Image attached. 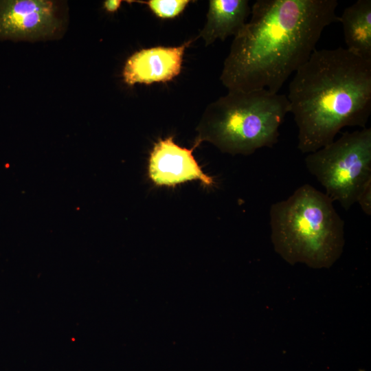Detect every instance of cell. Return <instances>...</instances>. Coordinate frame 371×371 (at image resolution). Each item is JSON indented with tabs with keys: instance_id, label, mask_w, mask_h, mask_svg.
Returning <instances> with one entry per match:
<instances>
[{
	"instance_id": "1",
	"label": "cell",
	"mask_w": 371,
	"mask_h": 371,
	"mask_svg": "<svg viewBox=\"0 0 371 371\" xmlns=\"http://www.w3.org/2000/svg\"><path fill=\"white\" fill-rule=\"evenodd\" d=\"M337 5V0H257L224 60L223 85L278 93L316 49L324 29L339 22Z\"/></svg>"
},
{
	"instance_id": "2",
	"label": "cell",
	"mask_w": 371,
	"mask_h": 371,
	"mask_svg": "<svg viewBox=\"0 0 371 371\" xmlns=\"http://www.w3.org/2000/svg\"><path fill=\"white\" fill-rule=\"evenodd\" d=\"M286 98L298 128L297 148L315 152L346 126L366 127L371 113V60L341 47L316 49L295 71Z\"/></svg>"
},
{
	"instance_id": "3",
	"label": "cell",
	"mask_w": 371,
	"mask_h": 371,
	"mask_svg": "<svg viewBox=\"0 0 371 371\" xmlns=\"http://www.w3.org/2000/svg\"><path fill=\"white\" fill-rule=\"evenodd\" d=\"M269 225L274 250L291 265L329 268L342 254L344 222L332 200L310 184L273 203Z\"/></svg>"
},
{
	"instance_id": "4",
	"label": "cell",
	"mask_w": 371,
	"mask_h": 371,
	"mask_svg": "<svg viewBox=\"0 0 371 371\" xmlns=\"http://www.w3.org/2000/svg\"><path fill=\"white\" fill-rule=\"evenodd\" d=\"M289 113L286 95L266 90L228 91L209 104L196 127L195 142H208L221 152L249 155L272 147Z\"/></svg>"
},
{
	"instance_id": "5",
	"label": "cell",
	"mask_w": 371,
	"mask_h": 371,
	"mask_svg": "<svg viewBox=\"0 0 371 371\" xmlns=\"http://www.w3.org/2000/svg\"><path fill=\"white\" fill-rule=\"evenodd\" d=\"M305 164L332 201L348 210L371 180V128L344 133L337 139L308 153Z\"/></svg>"
},
{
	"instance_id": "6",
	"label": "cell",
	"mask_w": 371,
	"mask_h": 371,
	"mask_svg": "<svg viewBox=\"0 0 371 371\" xmlns=\"http://www.w3.org/2000/svg\"><path fill=\"white\" fill-rule=\"evenodd\" d=\"M63 25L56 1L0 0V40L52 39L60 36Z\"/></svg>"
},
{
	"instance_id": "7",
	"label": "cell",
	"mask_w": 371,
	"mask_h": 371,
	"mask_svg": "<svg viewBox=\"0 0 371 371\" xmlns=\"http://www.w3.org/2000/svg\"><path fill=\"white\" fill-rule=\"evenodd\" d=\"M173 136L159 139L153 146L148 160V177L157 186L175 187L179 183L198 180L207 187L214 185L212 177L204 173L190 149L181 147Z\"/></svg>"
},
{
	"instance_id": "8",
	"label": "cell",
	"mask_w": 371,
	"mask_h": 371,
	"mask_svg": "<svg viewBox=\"0 0 371 371\" xmlns=\"http://www.w3.org/2000/svg\"><path fill=\"white\" fill-rule=\"evenodd\" d=\"M198 37L175 47L156 46L140 49L126 61L123 69L124 82L136 83L165 82L177 76L181 70L186 49Z\"/></svg>"
},
{
	"instance_id": "9",
	"label": "cell",
	"mask_w": 371,
	"mask_h": 371,
	"mask_svg": "<svg viewBox=\"0 0 371 371\" xmlns=\"http://www.w3.org/2000/svg\"><path fill=\"white\" fill-rule=\"evenodd\" d=\"M251 14L247 0H210L206 22L201 30L205 46L216 40L225 41L230 36H236L246 24Z\"/></svg>"
},
{
	"instance_id": "10",
	"label": "cell",
	"mask_w": 371,
	"mask_h": 371,
	"mask_svg": "<svg viewBox=\"0 0 371 371\" xmlns=\"http://www.w3.org/2000/svg\"><path fill=\"white\" fill-rule=\"evenodd\" d=\"M346 49L371 60V1L358 0L346 8L339 17Z\"/></svg>"
},
{
	"instance_id": "11",
	"label": "cell",
	"mask_w": 371,
	"mask_h": 371,
	"mask_svg": "<svg viewBox=\"0 0 371 371\" xmlns=\"http://www.w3.org/2000/svg\"><path fill=\"white\" fill-rule=\"evenodd\" d=\"M146 4L152 12L161 19H172L179 15L186 8L190 0H148L133 1Z\"/></svg>"
},
{
	"instance_id": "12",
	"label": "cell",
	"mask_w": 371,
	"mask_h": 371,
	"mask_svg": "<svg viewBox=\"0 0 371 371\" xmlns=\"http://www.w3.org/2000/svg\"><path fill=\"white\" fill-rule=\"evenodd\" d=\"M356 203H358L363 212L368 216L371 214V180L360 191Z\"/></svg>"
},
{
	"instance_id": "13",
	"label": "cell",
	"mask_w": 371,
	"mask_h": 371,
	"mask_svg": "<svg viewBox=\"0 0 371 371\" xmlns=\"http://www.w3.org/2000/svg\"><path fill=\"white\" fill-rule=\"evenodd\" d=\"M122 3L119 0H107L104 3V8L109 12H113L118 10Z\"/></svg>"
}]
</instances>
